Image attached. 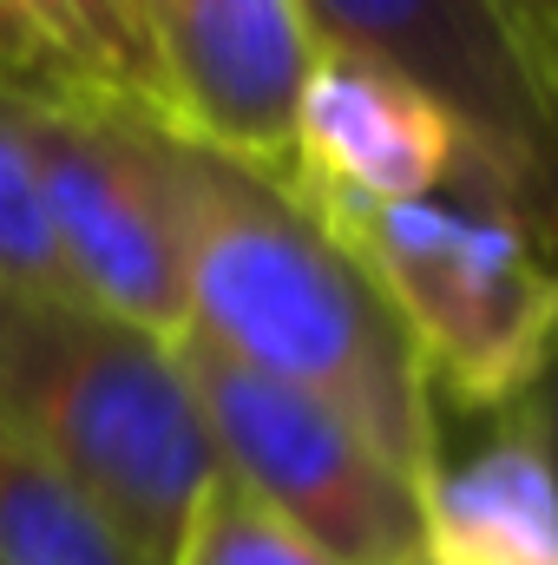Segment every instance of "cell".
Wrapping results in <instances>:
<instances>
[{
    "instance_id": "cell-1",
    "label": "cell",
    "mask_w": 558,
    "mask_h": 565,
    "mask_svg": "<svg viewBox=\"0 0 558 565\" xmlns=\"http://www.w3.org/2000/svg\"><path fill=\"white\" fill-rule=\"evenodd\" d=\"M184 244V335L315 395L401 473H427L433 402L415 342L348 244L270 171L171 139Z\"/></svg>"
},
{
    "instance_id": "cell-2",
    "label": "cell",
    "mask_w": 558,
    "mask_h": 565,
    "mask_svg": "<svg viewBox=\"0 0 558 565\" xmlns=\"http://www.w3.org/2000/svg\"><path fill=\"white\" fill-rule=\"evenodd\" d=\"M0 434L60 467L144 565H178L197 500L224 473L178 342L73 296L0 289Z\"/></svg>"
},
{
    "instance_id": "cell-3",
    "label": "cell",
    "mask_w": 558,
    "mask_h": 565,
    "mask_svg": "<svg viewBox=\"0 0 558 565\" xmlns=\"http://www.w3.org/2000/svg\"><path fill=\"white\" fill-rule=\"evenodd\" d=\"M415 342L427 402L486 415L533 388L558 342V250L473 158L427 198L309 204Z\"/></svg>"
},
{
    "instance_id": "cell-4",
    "label": "cell",
    "mask_w": 558,
    "mask_h": 565,
    "mask_svg": "<svg viewBox=\"0 0 558 565\" xmlns=\"http://www.w3.org/2000/svg\"><path fill=\"white\" fill-rule=\"evenodd\" d=\"M178 369L211 427L217 467L342 565H427L420 487L368 434L270 375L178 335Z\"/></svg>"
},
{
    "instance_id": "cell-5",
    "label": "cell",
    "mask_w": 558,
    "mask_h": 565,
    "mask_svg": "<svg viewBox=\"0 0 558 565\" xmlns=\"http://www.w3.org/2000/svg\"><path fill=\"white\" fill-rule=\"evenodd\" d=\"M315 46H342L460 132L480 171L558 250V99L526 66L493 0H296Z\"/></svg>"
},
{
    "instance_id": "cell-6",
    "label": "cell",
    "mask_w": 558,
    "mask_h": 565,
    "mask_svg": "<svg viewBox=\"0 0 558 565\" xmlns=\"http://www.w3.org/2000/svg\"><path fill=\"white\" fill-rule=\"evenodd\" d=\"M171 139L178 132L99 106H33L46 217L73 296L158 342H178L191 322Z\"/></svg>"
},
{
    "instance_id": "cell-7",
    "label": "cell",
    "mask_w": 558,
    "mask_h": 565,
    "mask_svg": "<svg viewBox=\"0 0 558 565\" xmlns=\"http://www.w3.org/2000/svg\"><path fill=\"white\" fill-rule=\"evenodd\" d=\"M178 132L250 171L289 178V126L315 66L296 0H139Z\"/></svg>"
},
{
    "instance_id": "cell-8",
    "label": "cell",
    "mask_w": 558,
    "mask_h": 565,
    "mask_svg": "<svg viewBox=\"0 0 558 565\" xmlns=\"http://www.w3.org/2000/svg\"><path fill=\"white\" fill-rule=\"evenodd\" d=\"M473 151L408 79L315 46L289 126V191L302 204H401L440 191Z\"/></svg>"
},
{
    "instance_id": "cell-9",
    "label": "cell",
    "mask_w": 558,
    "mask_h": 565,
    "mask_svg": "<svg viewBox=\"0 0 558 565\" xmlns=\"http://www.w3.org/2000/svg\"><path fill=\"white\" fill-rule=\"evenodd\" d=\"M420 546L427 565H558V493L526 395L486 415L433 408Z\"/></svg>"
},
{
    "instance_id": "cell-10",
    "label": "cell",
    "mask_w": 558,
    "mask_h": 565,
    "mask_svg": "<svg viewBox=\"0 0 558 565\" xmlns=\"http://www.w3.org/2000/svg\"><path fill=\"white\" fill-rule=\"evenodd\" d=\"M0 86L26 106H99L178 132L139 0H0Z\"/></svg>"
},
{
    "instance_id": "cell-11",
    "label": "cell",
    "mask_w": 558,
    "mask_h": 565,
    "mask_svg": "<svg viewBox=\"0 0 558 565\" xmlns=\"http://www.w3.org/2000/svg\"><path fill=\"white\" fill-rule=\"evenodd\" d=\"M0 565H144L132 540L40 454L0 434Z\"/></svg>"
},
{
    "instance_id": "cell-12",
    "label": "cell",
    "mask_w": 558,
    "mask_h": 565,
    "mask_svg": "<svg viewBox=\"0 0 558 565\" xmlns=\"http://www.w3.org/2000/svg\"><path fill=\"white\" fill-rule=\"evenodd\" d=\"M0 289H13V296H73L60 244H53V217H46L33 106L7 86H0Z\"/></svg>"
},
{
    "instance_id": "cell-13",
    "label": "cell",
    "mask_w": 558,
    "mask_h": 565,
    "mask_svg": "<svg viewBox=\"0 0 558 565\" xmlns=\"http://www.w3.org/2000/svg\"><path fill=\"white\" fill-rule=\"evenodd\" d=\"M178 565H342V559H329L315 540H302L250 487L217 473L211 493L197 500L191 526H184Z\"/></svg>"
},
{
    "instance_id": "cell-14",
    "label": "cell",
    "mask_w": 558,
    "mask_h": 565,
    "mask_svg": "<svg viewBox=\"0 0 558 565\" xmlns=\"http://www.w3.org/2000/svg\"><path fill=\"white\" fill-rule=\"evenodd\" d=\"M506 33L519 40L526 66L539 73V86L558 99V0H493Z\"/></svg>"
},
{
    "instance_id": "cell-15",
    "label": "cell",
    "mask_w": 558,
    "mask_h": 565,
    "mask_svg": "<svg viewBox=\"0 0 558 565\" xmlns=\"http://www.w3.org/2000/svg\"><path fill=\"white\" fill-rule=\"evenodd\" d=\"M526 408H533V427H539V454H546V473H552V493H558V342H552V355L539 362L533 388H526Z\"/></svg>"
}]
</instances>
